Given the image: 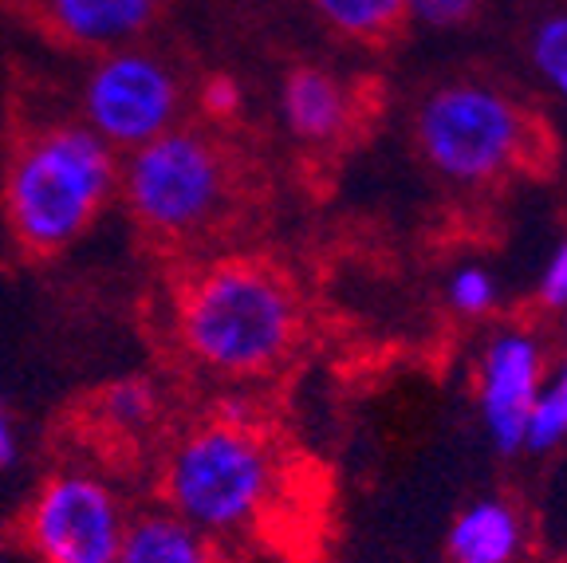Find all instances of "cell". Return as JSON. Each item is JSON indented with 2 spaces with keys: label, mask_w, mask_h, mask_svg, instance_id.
I'll use <instances>...</instances> for the list:
<instances>
[{
  "label": "cell",
  "mask_w": 567,
  "mask_h": 563,
  "mask_svg": "<svg viewBox=\"0 0 567 563\" xmlns=\"http://www.w3.org/2000/svg\"><path fill=\"white\" fill-rule=\"evenodd\" d=\"M544 387V351L528 331H501L481 359V418L501 453L524 449V430Z\"/></svg>",
  "instance_id": "9c48e42d"
},
{
  "label": "cell",
  "mask_w": 567,
  "mask_h": 563,
  "mask_svg": "<svg viewBox=\"0 0 567 563\" xmlns=\"http://www.w3.org/2000/svg\"><path fill=\"white\" fill-rule=\"evenodd\" d=\"M564 324H567V311H564Z\"/></svg>",
  "instance_id": "7402d4cb"
},
{
  "label": "cell",
  "mask_w": 567,
  "mask_h": 563,
  "mask_svg": "<svg viewBox=\"0 0 567 563\" xmlns=\"http://www.w3.org/2000/svg\"><path fill=\"white\" fill-rule=\"evenodd\" d=\"M524 544L520 512L508 501H477L450 524L445 552L453 563H516Z\"/></svg>",
  "instance_id": "7c38bea8"
},
{
  "label": "cell",
  "mask_w": 567,
  "mask_h": 563,
  "mask_svg": "<svg viewBox=\"0 0 567 563\" xmlns=\"http://www.w3.org/2000/svg\"><path fill=\"white\" fill-rule=\"evenodd\" d=\"M284 484V461L272 438L240 410H221L189 430L162 458V501L209 536L257 529Z\"/></svg>",
  "instance_id": "3957f363"
},
{
  "label": "cell",
  "mask_w": 567,
  "mask_h": 563,
  "mask_svg": "<svg viewBox=\"0 0 567 563\" xmlns=\"http://www.w3.org/2000/svg\"><path fill=\"white\" fill-rule=\"evenodd\" d=\"M532 68L540 71V80L567 103V9L544 12L528 35Z\"/></svg>",
  "instance_id": "2e32d148"
},
{
  "label": "cell",
  "mask_w": 567,
  "mask_h": 563,
  "mask_svg": "<svg viewBox=\"0 0 567 563\" xmlns=\"http://www.w3.org/2000/svg\"><path fill=\"white\" fill-rule=\"evenodd\" d=\"M12 458H17V438H12L9 414H4V402H0V469L12 465Z\"/></svg>",
  "instance_id": "44dd1931"
},
{
  "label": "cell",
  "mask_w": 567,
  "mask_h": 563,
  "mask_svg": "<svg viewBox=\"0 0 567 563\" xmlns=\"http://www.w3.org/2000/svg\"><path fill=\"white\" fill-rule=\"evenodd\" d=\"M138 229L166 248H189L221 233L240 202V162L221 134L169 126L118 166Z\"/></svg>",
  "instance_id": "277c9868"
},
{
  "label": "cell",
  "mask_w": 567,
  "mask_h": 563,
  "mask_svg": "<svg viewBox=\"0 0 567 563\" xmlns=\"http://www.w3.org/2000/svg\"><path fill=\"white\" fill-rule=\"evenodd\" d=\"M280 119L308 146H328L351 126V91L323 68H292L280 88Z\"/></svg>",
  "instance_id": "30bf717a"
},
{
  "label": "cell",
  "mask_w": 567,
  "mask_h": 563,
  "mask_svg": "<svg viewBox=\"0 0 567 563\" xmlns=\"http://www.w3.org/2000/svg\"><path fill=\"white\" fill-rule=\"evenodd\" d=\"M481 9V0H406V17L425 28H457Z\"/></svg>",
  "instance_id": "ac0fdd59"
},
{
  "label": "cell",
  "mask_w": 567,
  "mask_h": 563,
  "mask_svg": "<svg viewBox=\"0 0 567 563\" xmlns=\"http://www.w3.org/2000/svg\"><path fill=\"white\" fill-rule=\"evenodd\" d=\"M292 280L257 256L205 260L174 288V339L186 359L217 379H260L300 339Z\"/></svg>",
  "instance_id": "6da1fadb"
},
{
  "label": "cell",
  "mask_w": 567,
  "mask_h": 563,
  "mask_svg": "<svg viewBox=\"0 0 567 563\" xmlns=\"http://www.w3.org/2000/svg\"><path fill=\"white\" fill-rule=\"evenodd\" d=\"M532 123L524 106L481 80H453L417 106L422 158L457 185H485L528 158Z\"/></svg>",
  "instance_id": "5b68a950"
},
{
  "label": "cell",
  "mask_w": 567,
  "mask_h": 563,
  "mask_svg": "<svg viewBox=\"0 0 567 563\" xmlns=\"http://www.w3.org/2000/svg\"><path fill=\"white\" fill-rule=\"evenodd\" d=\"M567 438V351L559 367L551 370V382L540 387L536 406L528 414V430H524V449L532 453H548Z\"/></svg>",
  "instance_id": "9a60e30c"
},
{
  "label": "cell",
  "mask_w": 567,
  "mask_h": 563,
  "mask_svg": "<svg viewBox=\"0 0 567 563\" xmlns=\"http://www.w3.org/2000/svg\"><path fill=\"white\" fill-rule=\"evenodd\" d=\"M339 35L359 44H382L406 24V0H308Z\"/></svg>",
  "instance_id": "5bb4252c"
},
{
  "label": "cell",
  "mask_w": 567,
  "mask_h": 563,
  "mask_svg": "<svg viewBox=\"0 0 567 563\" xmlns=\"http://www.w3.org/2000/svg\"><path fill=\"white\" fill-rule=\"evenodd\" d=\"M28 28L63 52L106 55L138 44L166 0H4Z\"/></svg>",
  "instance_id": "ba28073f"
},
{
  "label": "cell",
  "mask_w": 567,
  "mask_h": 563,
  "mask_svg": "<svg viewBox=\"0 0 567 563\" xmlns=\"http://www.w3.org/2000/svg\"><path fill=\"white\" fill-rule=\"evenodd\" d=\"M83 414H87L95 433H106V438H138L158 418V395H154L151 382L123 379L99 390Z\"/></svg>",
  "instance_id": "4fadbf2b"
},
{
  "label": "cell",
  "mask_w": 567,
  "mask_h": 563,
  "mask_svg": "<svg viewBox=\"0 0 567 563\" xmlns=\"http://www.w3.org/2000/svg\"><path fill=\"white\" fill-rule=\"evenodd\" d=\"M115 563H217V544L209 532L169 509L142 512L126 520Z\"/></svg>",
  "instance_id": "8fae6325"
},
{
  "label": "cell",
  "mask_w": 567,
  "mask_h": 563,
  "mask_svg": "<svg viewBox=\"0 0 567 563\" xmlns=\"http://www.w3.org/2000/svg\"><path fill=\"white\" fill-rule=\"evenodd\" d=\"M118 190V158L87 123L17 126L4 158V221L24 256L63 253Z\"/></svg>",
  "instance_id": "7a4b0ae2"
},
{
  "label": "cell",
  "mask_w": 567,
  "mask_h": 563,
  "mask_svg": "<svg viewBox=\"0 0 567 563\" xmlns=\"http://www.w3.org/2000/svg\"><path fill=\"white\" fill-rule=\"evenodd\" d=\"M123 529V504L103 481L60 473L40 484L20 532L40 563H115Z\"/></svg>",
  "instance_id": "52a82bcc"
},
{
  "label": "cell",
  "mask_w": 567,
  "mask_h": 563,
  "mask_svg": "<svg viewBox=\"0 0 567 563\" xmlns=\"http://www.w3.org/2000/svg\"><path fill=\"white\" fill-rule=\"evenodd\" d=\"M202 106L209 119H229L233 111L240 106V95H237V83L233 80H209L205 83V95H202Z\"/></svg>",
  "instance_id": "ffe728a7"
},
{
  "label": "cell",
  "mask_w": 567,
  "mask_h": 563,
  "mask_svg": "<svg viewBox=\"0 0 567 563\" xmlns=\"http://www.w3.org/2000/svg\"><path fill=\"white\" fill-rule=\"evenodd\" d=\"M186 91L177 71L146 48L95 55L83 83V123L111 150H138L182 119Z\"/></svg>",
  "instance_id": "8992f818"
},
{
  "label": "cell",
  "mask_w": 567,
  "mask_h": 563,
  "mask_svg": "<svg viewBox=\"0 0 567 563\" xmlns=\"http://www.w3.org/2000/svg\"><path fill=\"white\" fill-rule=\"evenodd\" d=\"M450 304L461 316H485L496 304V280L488 268L465 265L450 276Z\"/></svg>",
  "instance_id": "e0dca14e"
},
{
  "label": "cell",
  "mask_w": 567,
  "mask_h": 563,
  "mask_svg": "<svg viewBox=\"0 0 567 563\" xmlns=\"http://www.w3.org/2000/svg\"><path fill=\"white\" fill-rule=\"evenodd\" d=\"M540 304L548 311H567V237L559 240L540 273Z\"/></svg>",
  "instance_id": "d6986e66"
}]
</instances>
